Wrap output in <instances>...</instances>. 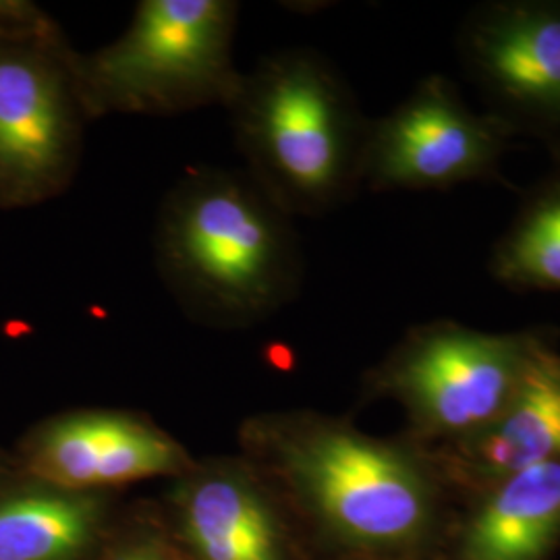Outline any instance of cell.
Returning <instances> with one entry per match:
<instances>
[{"label":"cell","instance_id":"7a4b0ae2","mask_svg":"<svg viewBox=\"0 0 560 560\" xmlns=\"http://www.w3.org/2000/svg\"><path fill=\"white\" fill-rule=\"evenodd\" d=\"M156 264L187 314L221 328L272 316L303 275L293 219L247 171L222 168L185 175L164 198Z\"/></svg>","mask_w":560,"mask_h":560},{"label":"cell","instance_id":"8fae6325","mask_svg":"<svg viewBox=\"0 0 560 560\" xmlns=\"http://www.w3.org/2000/svg\"><path fill=\"white\" fill-rule=\"evenodd\" d=\"M455 506L497 481L560 460V351H544L517 395L480 432L430 448Z\"/></svg>","mask_w":560,"mask_h":560},{"label":"cell","instance_id":"7c38bea8","mask_svg":"<svg viewBox=\"0 0 560 560\" xmlns=\"http://www.w3.org/2000/svg\"><path fill=\"white\" fill-rule=\"evenodd\" d=\"M560 546V460L460 502L436 560H552Z\"/></svg>","mask_w":560,"mask_h":560},{"label":"cell","instance_id":"4fadbf2b","mask_svg":"<svg viewBox=\"0 0 560 560\" xmlns=\"http://www.w3.org/2000/svg\"><path fill=\"white\" fill-rule=\"evenodd\" d=\"M108 492H78L0 467V560H94L108 534Z\"/></svg>","mask_w":560,"mask_h":560},{"label":"cell","instance_id":"277c9868","mask_svg":"<svg viewBox=\"0 0 560 560\" xmlns=\"http://www.w3.org/2000/svg\"><path fill=\"white\" fill-rule=\"evenodd\" d=\"M559 330L486 332L460 322H423L363 376V397L395 400L405 436L425 448L471 436L513 400Z\"/></svg>","mask_w":560,"mask_h":560},{"label":"cell","instance_id":"2e32d148","mask_svg":"<svg viewBox=\"0 0 560 560\" xmlns=\"http://www.w3.org/2000/svg\"><path fill=\"white\" fill-rule=\"evenodd\" d=\"M328 560H407V559H376V557H337Z\"/></svg>","mask_w":560,"mask_h":560},{"label":"cell","instance_id":"30bf717a","mask_svg":"<svg viewBox=\"0 0 560 560\" xmlns=\"http://www.w3.org/2000/svg\"><path fill=\"white\" fill-rule=\"evenodd\" d=\"M196 459L161 425L119 409H78L32 428L20 444L18 467L52 486L108 492L131 481L175 480Z\"/></svg>","mask_w":560,"mask_h":560},{"label":"cell","instance_id":"8992f818","mask_svg":"<svg viewBox=\"0 0 560 560\" xmlns=\"http://www.w3.org/2000/svg\"><path fill=\"white\" fill-rule=\"evenodd\" d=\"M78 55L38 9L0 7V208L50 200L75 177L92 122Z\"/></svg>","mask_w":560,"mask_h":560},{"label":"cell","instance_id":"e0dca14e","mask_svg":"<svg viewBox=\"0 0 560 560\" xmlns=\"http://www.w3.org/2000/svg\"><path fill=\"white\" fill-rule=\"evenodd\" d=\"M4 465H9V460L4 459V457L0 455V467H4Z\"/></svg>","mask_w":560,"mask_h":560},{"label":"cell","instance_id":"6da1fadb","mask_svg":"<svg viewBox=\"0 0 560 560\" xmlns=\"http://www.w3.org/2000/svg\"><path fill=\"white\" fill-rule=\"evenodd\" d=\"M240 439L330 559H439L457 506L430 448L310 409L254 416Z\"/></svg>","mask_w":560,"mask_h":560},{"label":"cell","instance_id":"ba28073f","mask_svg":"<svg viewBox=\"0 0 560 560\" xmlns=\"http://www.w3.org/2000/svg\"><path fill=\"white\" fill-rule=\"evenodd\" d=\"M457 52L486 113L560 150V0L481 2L459 25Z\"/></svg>","mask_w":560,"mask_h":560},{"label":"cell","instance_id":"3957f363","mask_svg":"<svg viewBox=\"0 0 560 560\" xmlns=\"http://www.w3.org/2000/svg\"><path fill=\"white\" fill-rule=\"evenodd\" d=\"M247 173L293 217H322L361 187L370 119L332 62L289 48L241 75L226 106Z\"/></svg>","mask_w":560,"mask_h":560},{"label":"cell","instance_id":"9c48e42d","mask_svg":"<svg viewBox=\"0 0 560 560\" xmlns=\"http://www.w3.org/2000/svg\"><path fill=\"white\" fill-rule=\"evenodd\" d=\"M164 527L187 560H312L295 515L245 455L196 460L171 480Z\"/></svg>","mask_w":560,"mask_h":560},{"label":"cell","instance_id":"52a82bcc","mask_svg":"<svg viewBox=\"0 0 560 560\" xmlns=\"http://www.w3.org/2000/svg\"><path fill=\"white\" fill-rule=\"evenodd\" d=\"M515 140L497 117L474 110L446 75L432 73L390 113L370 120L361 185L444 191L465 183H506L502 161Z\"/></svg>","mask_w":560,"mask_h":560},{"label":"cell","instance_id":"5bb4252c","mask_svg":"<svg viewBox=\"0 0 560 560\" xmlns=\"http://www.w3.org/2000/svg\"><path fill=\"white\" fill-rule=\"evenodd\" d=\"M494 241L488 272L511 291L560 293V150Z\"/></svg>","mask_w":560,"mask_h":560},{"label":"cell","instance_id":"9a60e30c","mask_svg":"<svg viewBox=\"0 0 560 560\" xmlns=\"http://www.w3.org/2000/svg\"><path fill=\"white\" fill-rule=\"evenodd\" d=\"M94 560H187L166 527L136 523L106 534Z\"/></svg>","mask_w":560,"mask_h":560},{"label":"cell","instance_id":"5b68a950","mask_svg":"<svg viewBox=\"0 0 560 560\" xmlns=\"http://www.w3.org/2000/svg\"><path fill=\"white\" fill-rule=\"evenodd\" d=\"M237 15L240 4L231 0L140 2L120 38L92 55H78L92 120L226 108L243 75L233 62Z\"/></svg>","mask_w":560,"mask_h":560}]
</instances>
